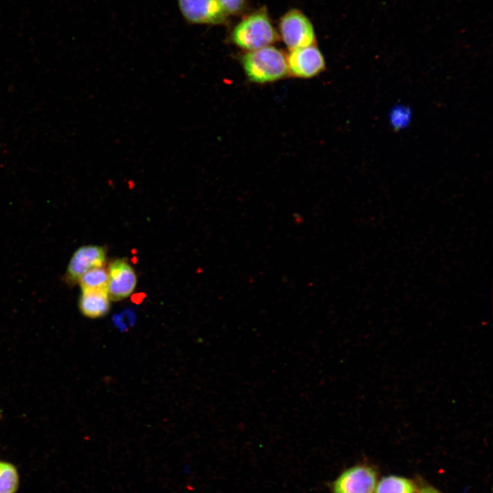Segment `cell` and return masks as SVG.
<instances>
[{
	"instance_id": "6da1fadb",
	"label": "cell",
	"mask_w": 493,
	"mask_h": 493,
	"mask_svg": "<svg viewBox=\"0 0 493 493\" xmlns=\"http://www.w3.org/2000/svg\"><path fill=\"white\" fill-rule=\"evenodd\" d=\"M279 38L265 8L244 17L235 26L231 35L235 45L249 51L270 46Z\"/></svg>"
},
{
	"instance_id": "7a4b0ae2",
	"label": "cell",
	"mask_w": 493,
	"mask_h": 493,
	"mask_svg": "<svg viewBox=\"0 0 493 493\" xmlns=\"http://www.w3.org/2000/svg\"><path fill=\"white\" fill-rule=\"evenodd\" d=\"M241 62L248 78L256 83L274 81L289 72L287 55L273 46L249 51Z\"/></svg>"
},
{
	"instance_id": "3957f363",
	"label": "cell",
	"mask_w": 493,
	"mask_h": 493,
	"mask_svg": "<svg viewBox=\"0 0 493 493\" xmlns=\"http://www.w3.org/2000/svg\"><path fill=\"white\" fill-rule=\"evenodd\" d=\"M279 30L281 39L290 51L316 45L313 25L301 10L294 8L280 18Z\"/></svg>"
},
{
	"instance_id": "277c9868",
	"label": "cell",
	"mask_w": 493,
	"mask_h": 493,
	"mask_svg": "<svg viewBox=\"0 0 493 493\" xmlns=\"http://www.w3.org/2000/svg\"><path fill=\"white\" fill-rule=\"evenodd\" d=\"M183 17L192 24L221 25L228 15L216 0H177Z\"/></svg>"
},
{
	"instance_id": "5b68a950",
	"label": "cell",
	"mask_w": 493,
	"mask_h": 493,
	"mask_svg": "<svg viewBox=\"0 0 493 493\" xmlns=\"http://www.w3.org/2000/svg\"><path fill=\"white\" fill-rule=\"evenodd\" d=\"M377 475L374 470L356 466L344 470L333 482V493H374Z\"/></svg>"
},
{
	"instance_id": "8992f818",
	"label": "cell",
	"mask_w": 493,
	"mask_h": 493,
	"mask_svg": "<svg viewBox=\"0 0 493 493\" xmlns=\"http://www.w3.org/2000/svg\"><path fill=\"white\" fill-rule=\"evenodd\" d=\"M108 295L111 301L127 298L135 290L137 277L133 267L125 259H116L108 267Z\"/></svg>"
},
{
	"instance_id": "52a82bcc",
	"label": "cell",
	"mask_w": 493,
	"mask_h": 493,
	"mask_svg": "<svg viewBox=\"0 0 493 493\" xmlns=\"http://www.w3.org/2000/svg\"><path fill=\"white\" fill-rule=\"evenodd\" d=\"M287 61L289 71L301 78L314 77L325 67L324 57L316 45L290 51Z\"/></svg>"
},
{
	"instance_id": "ba28073f",
	"label": "cell",
	"mask_w": 493,
	"mask_h": 493,
	"mask_svg": "<svg viewBox=\"0 0 493 493\" xmlns=\"http://www.w3.org/2000/svg\"><path fill=\"white\" fill-rule=\"evenodd\" d=\"M106 252L101 246L87 245L79 247L73 255L65 275L66 282L74 285L88 270L103 266Z\"/></svg>"
},
{
	"instance_id": "9c48e42d",
	"label": "cell",
	"mask_w": 493,
	"mask_h": 493,
	"mask_svg": "<svg viewBox=\"0 0 493 493\" xmlns=\"http://www.w3.org/2000/svg\"><path fill=\"white\" fill-rule=\"evenodd\" d=\"M110 299L107 290L81 291L79 307L84 316L90 318L105 316L110 308Z\"/></svg>"
},
{
	"instance_id": "30bf717a",
	"label": "cell",
	"mask_w": 493,
	"mask_h": 493,
	"mask_svg": "<svg viewBox=\"0 0 493 493\" xmlns=\"http://www.w3.org/2000/svg\"><path fill=\"white\" fill-rule=\"evenodd\" d=\"M108 273L103 266L93 268L85 273L79 280L81 291L107 290Z\"/></svg>"
},
{
	"instance_id": "8fae6325",
	"label": "cell",
	"mask_w": 493,
	"mask_h": 493,
	"mask_svg": "<svg viewBox=\"0 0 493 493\" xmlns=\"http://www.w3.org/2000/svg\"><path fill=\"white\" fill-rule=\"evenodd\" d=\"M375 493H415L414 484L409 479L389 476L383 478L375 488Z\"/></svg>"
},
{
	"instance_id": "7c38bea8",
	"label": "cell",
	"mask_w": 493,
	"mask_h": 493,
	"mask_svg": "<svg viewBox=\"0 0 493 493\" xmlns=\"http://www.w3.org/2000/svg\"><path fill=\"white\" fill-rule=\"evenodd\" d=\"M18 483L16 468L11 464L0 462V493H15Z\"/></svg>"
},
{
	"instance_id": "4fadbf2b",
	"label": "cell",
	"mask_w": 493,
	"mask_h": 493,
	"mask_svg": "<svg viewBox=\"0 0 493 493\" xmlns=\"http://www.w3.org/2000/svg\"><path fill=\"white\" fill-rule=\"evenodd\" d=\"M227 15H233L242 12L247 0H216Z\"/></svg>"
},
{
	"instance_id": "5bb4252c",
	"label": "cell",
	"mask_w": 493,
	"mask_h": 493,
	"mask_svg": "<svg viewBox=\"0 0 493 493\" xmlns=\"http://www.w3.org/2000/svg\"><path fill=\"white\" fill-rule=\"evenodd\" d=\"M418 493H439L436 490L431 488L422 489Z\"/></svg>"
}]
</instances>
